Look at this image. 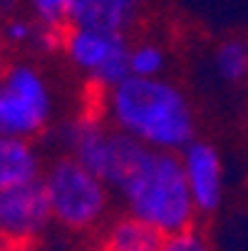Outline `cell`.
Returning <instances> with one entry per match:
<instances>
[{
    "label": "cell",
    "instance_id": "e0dca14e",
    "mask_svg": "<svg viewBox=\"0 0 248 251\" xmlns=\"http://www.w3.org/2000/svg\"><path fill=\"white\" fill-rule=\"evenodd\" d=\"M27 244H20L15 239H10L5 231H0V251H23Z\"/></svg>",
    "mask_w": 248,
    "mask_h": 251
},
{
    "label": "cell",
    "instance_id": "52a82bcc",
    "mask_svg": "<svg viewBox=\"0 0 248 251\" xmlns=\"http://www.w3.org/2000/svg\"><path fill=\"white\" fill-rule=\"evenodd\" d=\"M52 222V206L43 179L0 192V231L20 244H30Z\"/></svg>",
    "mask_w": 248,
    "mask_h": 251
},
{
    "label": "cell",
    "instance_id": "2e32d148",
    "mask_svg": "<svg viewBox=\"0 0 248 251\" xmlns=\"http://www.w3.org/2000/svg\"><path fill=\"white\" fill-rule=\"evenodd\" d=\"M35 35H38V32H35L32 25H30L27 20H23V18H13V20H8L5 27H3V38H5L8 43H13V45H23V43L32 40Z\"/></svg>",
    "mask_w": 248,
    "mask_h": 251
},
{
    "label": "cell",
    "instance_id": "4fadbf2b",
    "mask_svg": "<svg viewBox=\"0 0 248 251\" xmlns=\"http://www.w3.org/2000/svg\"><path fill=\"white\" fill-rule=\"evenodd\" d=\"M129 67L134 77H159L164 70V52L159 45L141 43L129 52Z\"/></svg>",
    "mask_w": 248,
    "mask_h": 251
},
{
    "label": "cell",
    "instance_id": "7c38bea8",
    "mask_svg": "<svg viewBox=\"0 0 248 251\" xmlns=\"http://www.w3.org/2000/svg\"><path fill=\"white\" fill-rule=\"evenodd\" d=\"M216 70L221 80L226 82H241L248 75V43L233 38L219 45L216 50Z\"/></svg>",
    "mask_w": 248,
    "mask_h": 251
},
{
    "label": "cell",
    "instance_id": "8992f818",
    "mask_svg": "<svg viewBox=\"0 0 248 251\" xmlns=\"http://www.w3.org/2000/svg\"><path fill=\"white\" fill-rule=\"evenodd\" d=\"M62 48L75 67L92 77L99 90H114L132 77L127 38L122 32H104L94 27H77L65 32Z\"/></svg>",
    "mask_w": 248,
    "mask_h": 251
},
{
    "label": "cell",
    "instance_id": "7a4b0ae2",
    "mask_svg": "<svg viewBox=\"0 0 248 251\" xmlns=\"http://www.w3.org/2000/svg\"><path fill=\"white\" fill-rule=\"evenodd\" d=\"M132 217L152 224L164 236L194 229L196 204L186 182L181 154L152 150L119 189Z\"/></svg>",
    "mask_w": 248,
    "mask_h": 251
},
{
    "label": "cell",
    "instance_id": "9c48e42d",
    "mask_svg": "<svg viewBox=\"0 0 248 251\" xmlns=\"http://www.w3.org/2000/svg\"><path fill=\"white\" fill-rule=\"evenodd\" d=\"M144 3L147 0H75L69 8V23L124 35Z\"/></svg>",
    "mask_w": 248,
    "mask_h": 251
},
{
    "label": "cell",
    "instance_id": "ba28073f",
    "mask_svg": "<svg viewBox=\"0 0 248 251\" xmlns=\"http://www.w3.org/2000/svg\"><path fill=\"white\" fill-rule=\"evenodd\" d=\"M181 162L186 172V182L196 204L199 214H214L221 204L224 197V184H221V159L216 147L208 142L194 139L189 147L181 150Z\"/></svg>",
    "mask_w": 248,
    "mask_h": 251
},
{
    "label": "cell",
    "instance_id": "8fae6325",
    "mask_svg": "<svg viewBox=\"0 0 248 251\" xmlns=\"http://www.w3.org/2000/svg\"><path fill=\"white\" fill-rule=\"evenodd\" d=\"M164 234L132 214L114 219L99 241V251H159Z\"/></svg>",
    "mask_w": 248,
    "mask_h": 251
},
{
    "label": "cell",
    "instance_id": "277c9868",
    "mask_svg": "<svg viewBox=\"0 0 248 251\" xmlns=\"http://www.w3.org/2000/svg\"><path fill=\"white\" fill-rule=\"evenodd\" d=\"M45 189L52 206V219L72 231H87L107 214V184L97 174L85 169L75 157L55 159L45 176Z\"/></svg>",
    "mask_w": 248,
    "mask_h": 251
},
{
    "label": "cell",
    "instance_id": "9a60e30c",
    "mask_svg": "<svg viewBox=\"0 0 248 251\" xmlns=\"http://www.w3.org/2000/svg\"><path fill=\"white\" fill-rule=\"evenodd\" d=\"M159 251H208V244L199 231L189 229V231H181V234L166 236Z\"/></svg>",
    "mask_w": 248,
    "mask_h": 251
},
{
    "label": "cell",
    "instance_id": "d6986e66",
    "mask_svg": "<svg viewBox=\"0 0 248 251\" xmlns=\"http://www.w3.org/2000/svg\"><path fill=\"white\" fill-rule=\"evenodd\" d=\"M246 82H248V75H246Z\"/></svg>",
    "mask_w": 248,
    "mask_h": 251
},
{
    "label": "cell",
    "instance_id": "ac0fdd59",
    "mask_svg": "<svg viewBox=\"0 0 248 251\" xmlns=\"http://www.w3.org/2000/svg\"><path fill=\"white\" fill-rule=\"evenodd\" d=\"M5 92V67H0V95Z\"/></svg>",
    "mask_w": 248,
    "mask_h": 251
},
{
    "label": "cell",
    "instance_id": "3957f363",
    "mask_svg": "<svg viewBox=\"0 0 248 251\" xmlns=\"http://www.w3.org/2000/svg\"><path fill=\"white\" fill-rule=\"evenodd\" d=\"M60 142L85 169L97 174L107 187L117 189H122V184L152 152V147L141 145L139 139L129 137L122 129H104L94 117H82L62 125Z\"/></svg>",
    "mask_w": 248,
    "mask_h": 251
},
{
    "label": "cell",
    "instance_id": "ffe728a7",
    "mask_svg": "<svg viewBox=\"0 0 248 251\" xmlns=\"http://www.w3.org/2000/svg\"><path fill=\"white\" fill-rule=\"evenodd\" d=\"M72 3H75V0H72Z\"/></svg>",
    "mask_w": 248,
    "mask_h": 251
},
{
    "label": "cell",
    "instance_id": "5bb4252c",
    "mask_svg": "<svg viewBox=\"0 0 248 251\" xmlns=\"http://www.w3.org/2000/svg\"><path fill=\"white\" fill-rule=\"evenodd\" d=\"M30 5L45 27L60 30L62 23H69V8L72 0H30Z\"/></svg>",
    "mask_w": 248,
    "mask_h": 251
},
{
    "label": "cell",
    "instance_id": "5b68a950",
    "mask_svg": "<svg viewBox=\"0 0 248 251\" xmlns=\"http://www.w3.org/2000/svg\"><path fill=\"white\" fill-rule=\"evenodd\" d=\"M52 115V97L38 67L15 62L5 67V92L0 95V137L30 139L40 134Z\"/></svg>",
    "mask_w": 248,
    "mask_h": 251
},
{
    "label": "cell",
    "instance_id": "6da1fadb",
    "mask_svg": "<svg viewBox=\"0 0 248 251\" xmlns=\"http://www.w3.org/2000/svg\"><path fill=\"white\" fill-rule=\"evenodd\" d=\"M110 117L117 129L161 152H181L196 134V117L186 95L161 77L132 75L110 90Z\"/></svg>",
    "mask_w": 248,
    "mask_h": 251
},
{
    "label": "cell",
    "instance_id": "30bf717a",
    "mask_svg": "<svg viewBox=\"0 0 248 251\" xmlns=\"http://www.w3.org/2000/svg\"><path fill=\"white\" fill-rule=\"evenodd\" d=\"M43 162L30 139L0 137V192L40 179Z\"/></svg>",
    "mask_w": 248,
    "mask_h": 251
}]
</instances>
